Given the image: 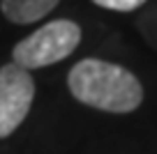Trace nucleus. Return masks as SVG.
Returning <instances> with one entry per match:
<instances>
[{"label":"nucleus","instance_id":"obj_3","mask_svg":"<svg viewBox=\"0 0 157 154\" xmlns=\"http://www.w3.org/2000/svg\"><path fill=\"white\" fill-rule=\"evenodd\" d=\"M35 97V81L28 69L10 62L0 67V138H7L25 120Z\"/></svg>","mask_w":157,"mask_h":154},{"label":"nucleus","instance_id":"obj_2","mask_svg":"<svg viewBox=\"0 0 157 154\" xmlns=\"http://www.w3.org/2000/svg\"><path fill=\"white\" fill-rule=\"evenodd\" d=\"M81 28L69 19H56L21 39L12 51V60L23 69H42L65 60L76 51Z\"/></svg>","mask_w":157,"mask_h":154},{"label":"nucleus","instance_id":"obj_4","mask_svg":"<svg viewBox=\"0 0 157 154\" xmlns=\"http://www.w3.org/2000/svg\"><path fill=\"white\" fill-rule=\"evenodd\" d=\"M60 0H0V12L10 23L25 25L46 19Z\"/></svg>","mask_w":157,"mask_h":154},{"label":"nucleus","instance_id":"obj_1","mask_svg":"<svg viewBox=\"0 0 157 154\" xmlns=\"http://www.w3.org/2000/svg\"><path fill=\"white\" fill-rule=\"evenodd\" d=\"M74 99L104 113H132L141 106L143 87L129 69L99 58H86L67 74Z\"/></svg>","mask_w":157,"mask_h":154},{"label":"nucleus","instance_id":"obj_5","mask_svg":"<svg viewBox=\"0 0 157 154\" xmlns=\"http://www.w3.org/2000/svg\"><path fill=\"white\" fill-rule=\"evenodd\" d=\"M95 5L104 7V9H113V12H134L146 2V0H93Z\"/></svg>","mask_w":157,"mask_h":154}]
</instances>
